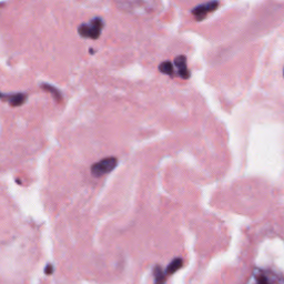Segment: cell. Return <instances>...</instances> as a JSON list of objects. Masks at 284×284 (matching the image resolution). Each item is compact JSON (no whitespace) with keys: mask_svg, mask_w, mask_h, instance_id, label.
Here are the masks:
<instances>
[{"mask_svg":"<svg viewBox=\"0 0 284 284\" xmlns=\"http://www.w3.org/2000/svg\"><path fill=\"white\" fill-rule=\"evenodd\" d=\"M47 273L48 272H50L51 273V265H48V268H47V271H46Z\"/></svg>","mask_w":284,"mask_h":284,"instance_id":"12","label":"cell"},{"mask_svg":"<svg viewBox=\"0 0 284 284\" xmlns=\"http://www.w3.org/2000/svg\"><path fill=\"white\" fill-rule=\"evenodd\" d=\"M155 276H156V284H164L165 277H164V273L161 270V268H159V267L156 268Z\"/></svg>","mask_w":284,"mask_h":284,"instance_id":"11","label":"cell"},{"mask_svg":"<svg viewBox=\"0 0 284 284\" xmlns=\"http://www.w3.org/2000/svg\"><path fill=\"white\" fill-rule=\"evenodd\" d=\"M102 27H103V21L100 18H94V19L90 21V24L81 25L78 31L80 36H82V37L94 40L100 37Z\"/></svg>","mask_w":284,"mask_h":284,"instance_id":"3","label":"cell"},{"mask_svg":"<svg viewBox=\"0 0 284 284\" xmlns=\"http://www.w3.org/2000/svg\"><path fill=\"white\" fill-rule=\"evenodd\" d=\"M182 267V260L178 258V259H174L172 262L169 264L168 267V274H172L175 271H178V270Z\"/></svg>","mask_w":284,"mask_h":284,"instance_id":"9","label":"cell"},{"mask_svg":"<svg viewBox=\"0 0 284 284\" xmlns=\"http://www.w3.org/2000/svg\"><path fill=\"white\" fill-rule=\"evenodd\" d=\"M122 11L134 16H147L153 11L152 0H116Z\"/></svg>","mask_w":284,"mask_h":284,"instance_id":"1","label":"cell"},{"mask_svg":"<svg viewBox=\"0 0 284 284\" xmlns=\"http://www.w3.org/2000/svg\"><path fill=\"white\" fill-rule=\"evenodd\" d=\"M117 163H118V160H117L116 158H106V159L100 160L91 166V173L93 177L100 178L102 175H106L111 172L117 166Z\"/></svg>","mask_w":284,"mask_h":284,"instance_id":"4","label":"cell"},{"mask_svg":"<svg viewBox=\"0 0 284 284\" xmlns=\"http://www.w3.org/2000/svg\"><path fill=\"white\" fill-rule=\"evenodd\" d=\"M1 98H3V99H8V100H9V102H10V105H11V106H13V107H18V106L24 105L25 101H26V99H27V96H26L25 93L8 94V96H6V94L1 93Z\"/></svg>","mask_w":284,"mask_h":284,"instance_id":"7","label":"cell"},{"mask_svg":"<svg viewBox=\"0 0 284 284\" xmlns=\"http://www.w3.org/2000/svg\"><path fill=\"white\" fill-rule=\"evenodd\" d=\"M159 69H160V71L162 72V74H165V75H168L170 77H173V75H174V67H173L172 64H171L170 61L162 62V64L159 67Z\"/></svg>","mask_w":284,"mask_h":284,"instance_id":"8","label":"cell"},{"mask_svg":"<svg viewBox=\"0 0 284 284\" xmlns=\"http://www.w3.org/2000/svg\"><path fill=\"white\" fill-rule=\"evenodd\" d=\"M246 284H284V278L271 270L255 269Z\"/></svg>","mask_w":284,"mask_h":284,"instance_id":"2","label":"cell"},{"mask_svg":"<svg viewBox=\"0 0 284 284\" xmlns=\"http://www.w3.org/2000/svg\"><path fill=\"white\" fill-rule=\"evenodd\" d=\"M42 88L44 89V90H47L48 92H50L53 97H55V99L57 101H61L62 100V97H61V94H60V92L58 91V89H56L55 87H52V85H50V84H42Z\"/></svg>","mask_w":284,"mask_h":284,"instance_id":"10","label":"cell"},{"mask_svg":"<svg viewBox=\"0 0 284 284\" xmlns=\"http://www.w3.org/2000/svg\"><path fill=\"white\" fill-rule=\"evenodd\" d=\"M174 65L178 69V75L183 79H188L190 77V71L187 67V58L184 56H179L175 58Z\"/></svg>","mask_w":284,"mask_h":284,"instance_id":"6","label":"cell"},{"mask_svg":"<svg viewBox=\"0 0 284 284\" xmlns=\"http://www.w3.org/2000/svg\"><path fill=\"white\" fill-rule=\"evenodd\" d=\"M216 7H218V1H210V2H206L203 4H200L199 7L195 8L192 10L193 16L197 18V20H202L204 17H206V15L210 12L214 11Z\"/></svg>","mask_w":284,"mask_h":284,"instance_id":"5","label":"cell"}]
</instances>
